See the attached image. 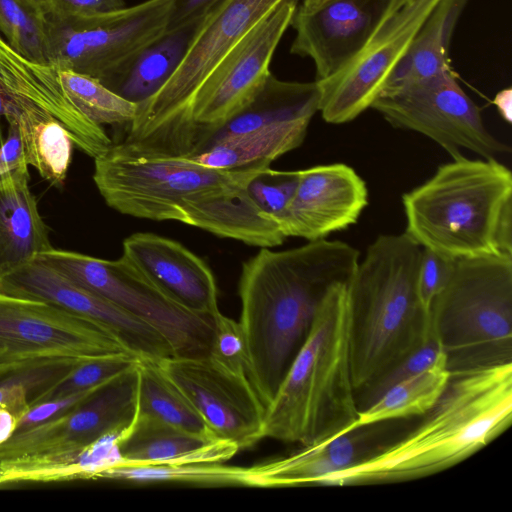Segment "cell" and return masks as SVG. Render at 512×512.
<instances>
[{
    "label": "cell",
    "instance_id": "1",
    "mask_svg": "<svg viewBox=\"0 0 512 512\" xmlns=\"http://www.w3.org/2000/svg\"><path fill=\"white\" fill-rule=\"evenodd\" d=\"M94 163L99 193L122 214L178 221L260 248L286 239L247 192L249 182L270 163L214 169L188 156L150 152L123 141L113 143Z\"/></svg>",
    "mask_w": 512,
    "mask_h": 512
},
{
    "label": "cell",
    "instance_id": "2",
    "mask_svg": "<svg viewBox=\"0 0 512 512\" xmlns=\"http://www.w3.org/2000/svg\"><path fill=\"white\" fill-rule=\"evenodd\" d=\"M359 260L355 247L326 238L283 251L261 248L242 263L239 324L249 380L265 407L304 343L324 296L333 285L350 281Z\"/></svg>",
    "mask_w": 512,
    "mask_h": 512
},
{
    "label": "cell",
    "instance_id": "3",
    "mask_svg": "<svg viewBox=\"0 0 512 512\" xmlns=\"http://www.w3.org/2000/svg\"><path fill=\"white\" fill-rule=\"evenodd\" d=\"M425 415L413 431L325 477L321 485L410 481L472 456L511 424L512 363L451 377Z\"/></svg>",
    "mask_w": 512,
    "mask_h": 512
},
{
    "label": "cell",
    "instance_id": "4",
    "mask_svg": "<svg viewBox=\"0 0 512 512\" xmlns=\"http://www.w3.org/2000/svg\"><path fill=\"white\" fill-rule=\"evenodd\" d=\"M422 247L405 232L378 236L347 284L355 392L373 384L430 337L418 291Z\"/></svg>",
    "mask_w": 512,
    "mask_h": 512
},
{
    "label": "cell",
    "instance_id": "5",
    "mask_svg": "<svg viewBox=\"0 0 512 512\" xmlns=\"http://www.w3.org/2000/svg\"><path fill=\"white\" fill-rule=\"evenodd\" d=\"M405 233L460 260L512 256V172L496 158H452L402 195Z\"/></svg>",
    "mask_w": 512,
    "mask_h": 512
},
{
    "label": "cell",
    "instance_id": "6",
    "mask_svg": "<svg viewBox=\"0 0 512 512\" xmlns=\"http://www.w3.org/2000/svg\"><path fill=\"white\" fill-rule=\"evenodd\" d=\"M347 284L324 296L309 333L266 407L263 436L309 446L355 425Z\"/></svg>",
    "mask_w": 512,
    "mask_h": 512
},
{
    "label": "cell",
    "instance_id": "7",
    "mask_svg": "<svg viewBox=\"0 0 512 512\" xmlns=\"http://www.w3.org/2000/svg\"><path fill=\"white\" fill-rule=\"evenodd\" d=\"M285 0H219L204 15L177 69L137 106L124 142L141 149L189 156L195 149L192 109L207 78L228 52Z\"/></svg>",
    "mask_w": 512,
    "mask_h": 512
},
{
    "label": "cell",
    "instance_id": "8",
    "mask_svg": "<svg viewBox=\"0 0 512 512\" xmlns=\"http://www.w3.org/2000/svg\"><path fill=\"white\" fill-rule=\"evenodd\" d=\"M451 377L512 363V256L457 260L430 306Z\"/></svg>",
    "mask_w": 512,
    "mask_h": 512
},
{
    "label": "cell",
    "instance_id": "9",
    "mask_svg": "<svg viewBox=\"0 0 512 512\" xmlns=\"http://www.w3.org/2000/svg\"><path fill=\"white\" fill-rule=\"evenodd\" d=\"M35 258L153 326L174 356L207 357L213 317L182 306L124 255L107 260L53 247Z\"/></svg>",
    "mask_w": 512,
    "mask_h": 512
},
{
    "label": "cell",
    "instance_id": "10",
    "mask_svg": "<svg viewBox=\"0 0 512 512\" xmlns=\"http://www.w3.org/2000/svg\"><path fill=\"white\" fill-rule=\"evenodd\" d=\"M175 0L96 15L47 14L48 64L103 81L166 31Z\"/></svg>",
    "mask_w": 512,
    "mask_h": 512
},
{
    "label": "cell",
    "instance_id": "11",
    "mask_svg": "<svg viewBox=\"0 0 512 512\" xmlns=\"http://www.w3.org/2000/svg\"><path fill=\"white\" fill-rule=\"evenodd\" d=\"M371 108L391 126L428 137L452 158L462 155V150L482 158H495L511 151L486 128L479 107L461 88L451 69L382 92Z\"/></svg>",
    "mask_w": 512,
    "mask_h": 512
},
{
    "label": "cell",
    "instance_id": "12",
    "mask_svg": "<svg viewBox=\"0 0 512 512\" xmlns=\"http://www.w3.org/2000/svg\"><path fill=\"white\" fill-rule=\"evenodd\" d=\"M118 353L129 352L104 326L44 301L0 292V372Z\"/></svg>",
    "mask_w": 512,
    "mask_h": 512
},
{
    "label": "cell",
    "instance_id": "13",
    "mask_svg": "<svg viewBox=\"0 0 512 512\" xmlns=\"http://www.w3.org/2000/svg\"><path fill=\"white\" fill-rule=\"evenodd\" d=\"M439 1L388 0L360 52L337 74L317 81L319 112L327 123H348L371 108Z\"/></svg>",
    "mask_w": 512,
    "mask_h": 512
},
{
    "label": "cell",
    "instance_id": "14",
    "mask_svg": "<svg viewBox=\"0 0 512 512\" xmlns=\"http://www.w3.org/2000/svg\"><path fill=\"white\" fill-rule=\"evenodd\" d=\"M298 0H285L222 59L199 90L192 109L194 154L206 138L246 106L264 85L270 63ZM191 154V155H192Z\"/></svg>",
    "mask_w": 512,
    "mask_h": 512
},
{
    "label": "cell",
    "instance_id": "15",
    "mask_svg": "<svg viewBox=\"0 0 512 512\" xmlns=\"http://www.w3.org/2000/svg\"><path fill=\"white\" fill-rule=\"evenodd\" d=\"M0 292L57 306L108 329L139 360L160 363L173 348L153 326L68 279L38 258L0 276Z\"/></svg>",
    "mask_w": 512,
    "mask_h": 512
},
{
    "label": "cell",
    "instance_id": "16",
    "mask_svg": "<svg viewBox=\"0 0 512 512\" xmlns=\"http://www.w3.org/2000/svg\"><path fill=\"white\" fill-rule=\"evenodd\" d=\"M216 439L250 448L264 438L266 407L249 378L228 373L207 357L172 356L160 363Z\"/></svg>",
    "mask_w": 512,
    "mask_h": 512
},
{
    "label": "cell",
    "instance_id": "17",
    "mask_svg": "<svg viewBox=\"0 0 512 512\" xmlns=\"http://www.w3.org/2000/svg\"><path fill=\"white\" fill-rule=\"evenodd\" d=\"M137 364L97 389L69 412L24 431L0 445V460L86 446L127 430L137 415Z\"/></svg>",
    "mask_w": 512,
    "mask_h": 512
},
{
    "label": "cell",
    "instance_id": "18",
    "mask_svg": "<svg viewBox=\"0 0 512 512\" xmlns=\"http://www.w3.org/2000/svg\"><path fill=\"white\" fill-rule=\"evenodd\" d=\"M35 108L57 119L74 145L92 158L113 144L103 127L89 120L69 99L58 68L31 61L0 36V117L15 122Z\"/></svg>",
    "mask_w": 512,
    "mask_h": 512
},
{
    "label": "cell",
    "instance_id": "19",
    "mask_svg": "<svg viewBox=\"0 0 512 512\" xmlns=\"http://www.w3.org/2000/svg\"><path fill=\"white\" fill-rule=\"evenodd\" d=\"M368 198L364 180L344 163L298 170L295 193L278 226L286 238L326 239L355 224Z\"/></svg>",
    "mask_w": 512,
    "mask_h": 512
},
{
    "label": "cell",
    "instance_id": "20",
    "mask_svg": "<svg viewBox=\"0 0 512 512\" xmlns=\"http://www.w3.org/2000/svg\"><path fill=\"white\" fill-rule=\"evenodd\" d=\"M388 0H331L313 10L296 9L290 52L313 60L316 81L342 70L364 47Z\"/></svg>",
    "mask_w": 512,
    "mask_h": 512
},
{
    "label": "cell",
    "instance_id": "21",
    "mask_svg": "<svg viewBox=\"0 0 512 512\" xmlns=\"http://www.w3.org/2000/svg\"><path fill=\"white\" fill-rule=\"evenodd\" d=\"M122 246V255L185 308L209 317L220 311L211 268L178 241L137 232L125 238Z\"/></svg>",
    "mask_w": 512,
    "mask_h": 512
},
{
    "label": "cell",
    "instance_id": "22",
    "mask_svg": "<svg viewBox=\"0 0 512 512\" xmlns=\"http://www.w3.org/2000/svg\"><path fill=\"white\" fill-rule=\"evenodd\" d=\"M380 423L359 426L285 457L248 467L247 486L261 488L321 485L323 479L368 458L377 444Z\"/></svg>",
    "mask_w": 512,
    "mask_h": 512
},
{
    "label": "cell",
    "instance_id": "23",
    "mask_svg": "<svg viewBox=\"0 0 512 512\" xmlns=\"http://www.w3.org/2000/svg\"><path fill=\"white\" fill-rule=\"evenodd\" d=\"M238 451L232 442L197 435L137 414L119 441V464L224 463Z\"/></svg>",
    "mask_w": 512,
    "mask_h": 512
},
{
    "label": "cell",
    "instance_id": "24",
    "mask_svg": "<svg viewBox=\"0 0 512 512\" xmlns=\"http://www.w3.org/2000/svg\"><path fill=\"white\" fill-rule=\"evenodd\" d=\"M28 165L0 175V276L53 248Z\"/></svg>",
    "mask_w": 512,
    "mask_h": 512
},
{
    "label": "cell",
    "instance_id": "25",
    "mask_svg": "<svg viewBox=\"0 0 512 512\" xmlns=\"http://www.w3.org/2000/svg\"><path fill=\"white\" fill-rule=\"evenodd\" d=\"M125 431L78 448L0 460V486L96 480L102 471L120 463L119 441Z\"/></svg>",
    "mask_w": 512,
    "mask_h": 512
},
{
    "label": "cell",
    "instance_id": "26",
    "mask_svg": "<svg viewBox=\"0 0 512 512\" xmlns=\"http://www.w3.org/2000/svg\"><path fill=\"white\" fill-rule=\"evenodd\" d=\"M320 98L317 81H283L271 73L252 100L213 131L195 153L221 139L268 125L298 120L311 121L319 111Z\"/></svg>",
    "mask_w": 512,
    "mask_h": 512
},
{
    "label": "cell",
    "instance_id": "27",
    "mask_svg": "<svg viewBox=\"0 0 512 512\" xmlns=\"http://www.w3.org/2000/svg\"><path fill=\"white\" fill-rule=\"evenodd\" d=\"M202 18L166 31L115 73L100 82L137 106L145 102L177 69Z\"/></svg>",
    "mask_w": 512,
    "mask_h": 512
},
{
    "label": "cell",
    "instance_id": "28",
    "mask_svg": "<svg viewBox=\"0 0 512 512\" xmlns=\"http://www.w3.org/2000/svg\"><path fill=\"white\" fill-rule=\"evenodd\" d=\"M468 0H440L406 53L389 75L382 91L397 90L450 70L449 47Z\"/></svg>",
    "mask_w": 512,
    "mask_h": 512
},
{
    "label": "cell",
    "instance_id": "29",
    "mask_svg": "<svg viewBox=\"0 0 512 512\" xmlns=\"http://www.w3.org/2000/svg\"><path fill=\"white\" fill-rule=\"evenodd\" d=\"M310 122L298 120L268 125L221 139L188 157L214 169H234L262 162L271 164L303 143Z\"/></svg>",
    "mask_w": 512,
    "mask_h": 512
},
{
    "label": "cell",
    "instance_id": "30",
    "mask_svg": "<svg viewBox=\"0 0 512 512\" xmlns=\"http://www.w3.org/2000/svg\"><path fill=\"white\" fill-rule=\"evenodd\" d=\"M450 378L442 354L433 365L395 383L360 410L353 428L425 415L440 399Z\"/></svg>",
    "mask_w": 512,
    "mask_h": 512
},
{
    "label": "cell",
    "instance_id": "31",
    "mask_svg": "<svg viewBox=\"0 0 512 512\" xmlns=\"http://www.w3.org/2000/svg\"><path fill=\"white\" fill-rule=\"evenodd\" d=\"M11 123L19 127L28 166L51 185L62 187L74 145L64 126L42 109L28 111Z\"/></svg>",
    "mask_w": 512,
    "mask_h": 512
},
{
    "label": "cell",
    "instance_id": "32",
    "mask_svg": "<svg viewBox=\"0 0 512 512\" xmlns=\"http://www.w3.org/2000/svg\"><path fill=\"white\" fill-rule=\"evenodd\" d=\"M136 369L138 415L155 418L197 435L215 438L159 363L138 360Z\"/></svg>",
    "mask_w": 512,
    "mask_h": 512
},
{
    "label": "cell",
    "instance_id": "33",
    "mask_svg": "<svg viewBox=\"0 0 512 512\" xmlns=\"http://www.w3.org/2000/svg\"><path fill=\"white\" fill-rule=\"evenodd\" d=\"M248 467L223 462L184 464H117L102 471L97 479L133 483H183L205 487L247 486Z\"/></svg>",
    "mask_w": 512,
    "mask_h": 512
},
{
    "label": "cell",
    "instance_id": "34",
    "mask_svg": "<svg viewBox=\"0 0 512 512\" xmlns=\"http://www.w3.org/2000/svg\"><path fill=\"white\" fill-rule=\"evenodd\" d=\"M60 82L72 103L92 122L127 125L137 112V104L119 96L98 79L58 69Z\"/></svg>",
    "mask_w": 512,
    "mask_h": 512
},
{
    "label": "cell",
    "instance_id": "35",
    "mask_svg": "<svg viewBox=\"0 0 512 512\" xmlns=\"http://www.w3.org/2000/svg\"><path fill=\"white\" fill-rule=\"evenodd\" d=\"M0 31L19 54L48 64L46 18L29 0H0Z\"/></svg>",
    "mask_w": 512,
    "mask_h": 512
},
{
    "label": "cell",
    "instance_id": "36",
    "mask_svg": "<svg viewBox=\"0 0 512 512\" xmlns=\"http://www.w3.org/2000/svg\"><path fill=\"white\" fill-rule=\"evenodd\" d=\"M139 359L129 353L83 359L39 394L30 404L55 399L104 384L134 367Z\"/></svg>",
    "mask_w": 512,
    "mask_h": 512
},
{
    "label": "cell",
    "instance_id": "37",
    "mask_svg": "<svg viewBox=\"0 0 512 512\" xmlns=\"http://www.w3.org/2000/svg\"><path fill=\"white\" fill-rule=\"evenodd\" d=\"M207 358L228 373L249 378L247 346L241 326L220 311L213 317Z\"/></svg>",
    "mask_w": 512,
    "mask_h": 512
},
{
    "label": "cell",
    "instance_id": "38",
    "mask_svg": "<svg viewBox=\"0 0 512 512\" xmlns=\"http://www.w3.org/2000/svg\"><path fill=\"white\" fill-rule=\"evenodd\" d=\"M297 183L298 170L278 171L267 167L249 182L247 192L262 215L278 225Z\"/></svg>",
    "mask_w": 512,
    "mask_h": 512
},
{
    "label": "cell",
    "instance_id": "39",
    "mask_svg": "<svg viewBox=\"0 0 512 512\" xmlns=\"http://www.w3.org/2000/svg\"><path fill=\"white\" fill-rule=\"evenodd\" d=\"M441 348L431 333L428 340L404 361L387 372L373 384L355 392L357 406L360 410L373 403L385 390L395 383L433 365L442 355Z\"/></svg>",
    "mask_w": 512,
    "mask_h": 512
},
{
    "label": "cell",
    "instance_id": "40",
    "mask_svg": "<svg viewBox=\"0 0 512 512\" xmlns=\"http://www.w3.org/2000/svg\"><path fill=\"white\" fill-rule=\"evenodd\" d=\"M455 263V260L444 258L429 249L422 248L418 271V291L429 314L434 298L445 287L452 275Z\"/></svg>",
    "mask_w": 512,
    "mask_h": 512
},
{
    "label": "cell",
    "instance_id": "41",
    "mask_svg": "<svg viewBox=\"0 0 512 512\" xmlns=\"http://www.w3.org/2000/svg\"><path fill=\"white\" fill-rule=\"evenodd\" d=\"M106 383L88 390L31 405L26 413L19 419L16 432L24 431L69 412Z\"/></svg>",
    "mask_w": 512,
    "mask_h": 512
},
{
    "label": "cell",
    "instance_id": "42",
    "mask_svg": "<svg viewBox=\"0 0 512 512\" xmlns=\"http://www.w3.org/2000/svg\"><path fill=\"white\" fill-rule=\"evenodd\" d=\"M124 7H126L124 0H55L48 14L96 15L117 11Z\"/></svg>",
    "mask_w": 512,
    "mask_h": 512
},
{
    "label": "cell",
    "instance_id": "43",
    "mask_svg": "<svg viewBox=\"0 0 512 512\" xmlns=\"http://www.w3.org/2000/svg\"><path fill=\"white\" fill-rule=\"evenodd\" d=\"M219 0H175L167 31L202 18Z\"/></svg>",
    "mask_w": 512,
    "mask_h": 512
},
{
    "label": "cell",
    "instance_id": "44",
    "mask_svg": "<svg viewBox=\"0 0 512 512\" xmlns=\"http://www.w3.org/2000/svg\"><path fill=\"white\" fill-rule=\"evenodd\" d=\"M8 137L0 146V165L16 169L26 162L23 143L16 123H8Z\"/></svg>",
    "mask_w": 512,
    "mask_h": 512
},
{
    "label": "cell",
    "instance_id": "45",
    "mask_svg": "<svg viewBox=\"0 0 512 512\" xmlns=\"http://www.w3.org/2000/svg\"><path fill=\"white\" fill-rule=\"evenodd\" d=\"M499 113L503 119L510 124L512 121V91L510 88L500 91L494 99Z\"/></svg>",
    "mask_w": 512,
    "mask_h": 512
},
{
    "label": "cell",
    "instance_id": "46",
    "mask_svg": "<svg viewBox=\"0 0 512 512\" xmlns=\"http://www.w3.org/2000/svg\"><path fill=\"white\" fill-rule=\"evenodd\" d=\"M331 0H302L300 6H298V9L304 10V11H310L313 10Z\"/></svg>",
    "mask_w": 512,
    "mask_h": 512
},
{
    "label": "cell",
    "instance_id": "47",
    "mask_svg": "<svg viewBox=\"0 0 512 512\" xmlns=\"http://www.w3.org/2000/svg\"><path fill=\"white\" fill-rule=\"evenodd\" d=\"M35 7H37L44 15L48 14L55 0H29Z\"/></svg>",
    "mask_w": 512,
    "mask_h": 512
},
{
    "label": "cell",
    "instance_id": "48",
    "mask_svg": "<svg viewBox=\"0 0 512 512\" xmlns=\"http://www.w3.org/2000/svg\"><path fill=\"white\" fill-rule=\"evenodd\" d=\"M10 170H13V169L0 165V175L4 174L6 172H9Z\"/></svg>",
    "mask_w": 512,
    "mask_h": 512
}]
</instances>
